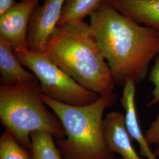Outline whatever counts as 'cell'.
<instances>
[{
	"label": "cell",
	"mask_w": 159,
	"mask_h": 159,
	"mask_svg": "<svg viewBox=\"0 0 159 159\" xmlns=\"http://www.w3.org/2000/svg\"><path fill=\"white\" fill-rule=\"evenodd\" d=\"M39 0H22L0 16V39L14 50L29 48L27 34L31 17Z\"/></svg>",
	"instance_id": "8992f818"
},
{
	"label": "cell",
	"mask_w": 159,
	"mask_h": 159,
	"mask_svg": "<svg viewBox=\"0 0 159 159\" xmlns=\"http://www.w3.org/2000/svg\"><path fill=\"white\" fill-rule=\"evenodd\" d=\"M154 153L155 154V155L156 156H157V157H159V147L158 148H157L156 150H155V151L154 152Z\"/></svg>",
	"instance_id": "ac0fdd59"
},
{
	"label": "cell",
	"mask_w": 159,
	"mask_h": 159,
	"mask_svg": "<svg viewBox=\"0 0 159 159\" xmlns=\"http://www.w3.org/2000/svg\"><path fill=\"white\" fill-rule=\"evenodd\" d=\"M136 85L134 82L129 81L124 85L121 102L125 111V126L131 139L138 143L140 153L147 159H157L150 148L139 121L135 102Z\"/></svg>",
	"instance_id": "9c48e42d"
},
{
	"label": "cell",
	"mask_w": 159,
	"mask_h": 159,
	"mask_svg": "<svg viewBox=\"0 0 159 159\" xmlns=\"http://www.w3.org/2000/svg\"><path fill=\"white\" fill-rule=\"evenodd\" d=\"M90 17L116 84H137L145 79L151 61L159 55V31L135 22L105 0Z\"/></svg>",
	"instance_id": "6da1fadb"
},
{
	"label": "cell",
	"mask_w": 159,
	"mask_h": 159,
	"mask_svg": "<svg viewBox=\"0 0 159 159\" xmlns=\"http://www.w3.org/2000/svg\"><path fill=\"white\" fill-rule=\"evenodd\" d=\"M41 97L63 125L66 137L56 140L63 159H114L104 140L103 114L117 101L115 93L85 106L59 102L42 94Z\"/></svg>",
	"instance_id": "3957f363"
},
{
	"label": "cell",
	"mask_w": 159,
	"mask_h": 159,
	"mask_svg": "<svg viewBox=\"0 0 159 159\" xmlns=\"http://www.w3.org/2000/svg\"><path fill=\"white\" fill-rule=\"evenodd\" d=\"M135 22L159 31V0H105Z\"/></svg>",
	"instance_id": "30bf717a"
},
{
	"label": "cell",
	"mask_w": 159,
	"mask_h": 159,
	"mask_svg": "<svg viewBox=\"0 0 159 159\" xmlns=\"http://www.w3.org/2000/svg\"><path fill=\"white\" fill-rule=\"evenodd\" d=\"M149 80L154 85L152 94V99L148 104V107H151L159 102V55L154 60L153 67L150 73Z\"/></svg>",
	"instance_id": "9a60e30c"
},
{
	"label": "cell",
	"mask_w": 159,
	"mask_h": 159,
	"mask_svg": "<svg viewBox=\"0 0 159 159\" xmlns=\"http://www.w3.org/2000/svg\"><path fill=\"white\" fill-rule=\"evenodd\" d=\"M14 50L0 39V82L1 86L19 85L37 80L33 73L23 67Z\"/></svg>",
	"instance_id": "8fae6325"
},
{
	"label": "cell",
	"mask_w": 159,
	"mask_h": 159,
	"mask_svg": "<svg viewBox=\"0 0 159 159\" xmlns=\"http://www.w3.org/2000/svg\"><path fill=\"white\" fill-rule=\"evenodd\" d=\"M145 136L150 145L159 146V114L146 131Z\"/></svg>",
	"instance_id": "2e32d148"
},
{
	"label": "cell",
	"mask_w": 159,
	"mask_h": 159,
	"mask_svg": "<svg viewBox=\"0 0 159 159\" xmlns=\"http://www.w3.org/2000/svg\"><path fill=\"white\" fill-rule=\"evenodd\" d=\"M31 152L37 159H63L56 146L53 136L45 131H34L31 135Z\"/></svg>",
	"instance_id": "4fadbf2b"
},
{
	"label": "cell",
	"mask_w": 159,
	"mask_h": 159,
	"mask_svg": "<svg viewBox=\"0 0 159 159\" xmlns=\"http://www.w3.org/2000/svg\"><path fill=\"white\" fill-rule=\"evenodd\" d=\"M66 0H44L31 17L27 40L29 49L43 52L48 41L54 33Z\"/></svg>",
	"instance_id": "52a82bcc"
},
{
	"label": "cell",
	"mask_w": 159,
	"mask_h": 159,
	"mask_svg": "<svg viewBox=\"0 0 159 159\" xmlns=\"http://www.w3.org/2000/svg\"><path fill=\"white\" fill-rule=\"evenodd\" d=\"M8 131L0 139V159H31L29 154Z\"/></svg>",
	"instance_id": "5bb4252c"
},
{
	"label": "cell",
	"mask_w": 159,
	"mask_h": 159,
	"mask_svg": "<svg viewBox=\"0 0 159 159\" xmlns=\"http://www.w3.org/2000/svg\"><path fill=\"white\" fill-rule=\"evenodd\" d=\"M16 3L14 0H0V16L8 10Z\"/></svg>",
	"instance_id": "e0dca14e"
},
{
	"label": "cell",
	"mask_w": 159,
	"mask_h": 159,
	"mask_svg": "<svg viewBox=\"0 0 159 159\" xmlns=\"http://www.w3.org/2000/svg\"><path fill=\"white\" fill-rule=\"evenodd\" d=\"M14 51L23 66L36 76L42 94L73 106L89 105L100 98L98 94L80 85L53 63L44 52L31 51L29 48Z\"/></svg>",
	"instance_id": "5b68a950"
},
{
	"label": "cell",
	"mask_w": 159,
	"mask_h": 159,
	"mask_svg": "<svg viewBox=\"0 0 159 159\" xmlns=\"http://www.w3.org/2000/svg\"><path fill=\"white\" fill-rule=\"evenodd\" d=\"M103 134L106 144L111 153L119 154L121 159H142L132 145L124 114L119 111L107 114L103 120Z\"/></svg>",
	"instance_id": "ba28073f"
},
{
	"label": "cell",
	"mask_w": 159,
	"mask_h": 159,
	"mask_svg": "<svg viewBox=\"0 0 159 159\" xmlns=\"http://www.w3.org/2000/svg\"><path fill=\"white\" fill-rule=\"evenodd\" d=\"M43 52L85 89L100 96L114 93L116 83L90 24L58 25Z\"/></svg>",
	"instance_id": "7a4b0ae2"
},
{
	"label": "cell",
	"mask_w": 159,
	"mask_h": 159,
	"mask_svg": "<svg viewBox=\"0 0 159 159\" xmlns=\"http://www.w3.org/2000/svg\"><path fill=\"white\" fill-rule=\"evenodd\" d=\"M31 159H37L35 157L33 154L31 152Z\"/></svg>",
	"instance_id": "d6986e66"
},
{
	"label": "cell",
	"mask_w": 159,
	"mask_h": 159,
	"mask_svg": "<svg viewBox=\"0 0 159 159\" xmlns=\"http://www.w3.org/2000/svg\"><path fill=\"white\" fill-rule=\"evenodd\" d=\"M103 0H66L58 25L84 21L102 4ZM57 25V26H58Z\"/></svg>",
	"instance_id": "7c38bea8"
},
{
	"label": "cell",
	"mask_w": 159,
	"mask_h": 159,
	"mask_svg": "<svg viewBox=\"0 0 159 159\" xmlns=\"http://www.w3.org/2000/svg\"><path fill=\"white\" fill-rule=\"evenodd\" d=\"M38 79L19 85L0 86V120L6 130L31 150L30 135L45 131L56 139L66 137L63 125L42 100Z\"/></svg>",
	"instance_id": "277c9868"
}]
</instances>
